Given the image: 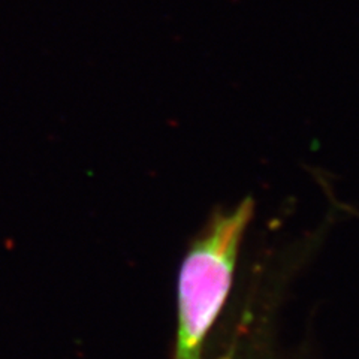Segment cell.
<instances>
[{"label": "cell", "mask_w": 359, "mask_h": 359, "mask_svg": "<svg viewBox=\"0 0 359 359\" xmlns=\"http://www.w3.org/2000/svg\"><path fill=\"white\" fill-rule=\"evenodd\" d=\"M253 215L252 199L219 212L186 255L178 276L174 359H202L204 343L228 299L240 245Z\"/></svg>", "instance_id": "cell-1"}]
</instances>
